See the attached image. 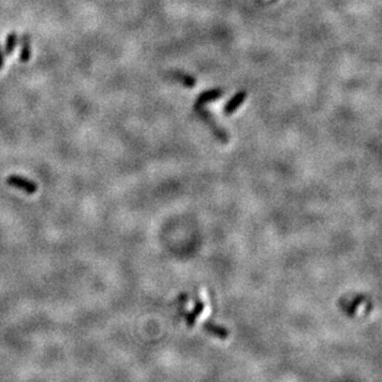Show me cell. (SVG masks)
<instances>
[{"label": "cell", "mask_w": 382, "mask_h": 382, "mask_svg": "<svg viewBox=\"0 0 382 382\" xmlns=\"http://www.w3.org/2000/svg\"><path fill=\"white\" fill-rule=\"evenodd\" d=\"M18 44V36L15 33H10L8 35L7 41H5V54L7 55H13L15 48H17Z\"/></svg>", "instance_id": "obj_7"}, {"label": "cell", "mask_w": 382, "mask_h": 382, "mask_svg": "<svg viewBox=\"0 0 382 382\" xmlns=\"http://www.w3.org/2000/svg\"><path fill=\"white\" fill-rule=\"evenodd\" d=\"M8 185L13 186V188H17L19 190H23L27 194H35L38 191V185L36 183H34L33 180L30 179L24 178V176L20 175H10L9 178L7 179Z\"/></svg>", "instance_id": "obj_2"}, {"label": "cell", "mask_w": 382, "mask_h": 382, "mask_svg": "<svg viewBox=\"0 0 382 382\" xmlns=\"http://www.w3.org/2000/svg\"><path fill=\"white\" fill-rule=\"evenodd\" d=\"M195 112H196L197 116H199L200 118H201L202 121H204L205 123L210 127V131L212 132V134H214V136L216 137L221 143L226 144V143L228 142L227 133H226V132L223 131L220 126H218L216 122H215L214 117L211 116V113H209L206 109H204L202 107H196L195 108Z\"/></svg>", "instance_id": "obj_1"}, {"label": "cell", "mask_w": 382, "mask_h": 382, "mask_svg": "<svg viewBox=\"0 0 382 382\" xmlns=\"http://www.w3.org/2000/svg\"><path fill=\"white\" fill-rule=\"evenodd\" d=\"M31 54H33L31 53V39L28 34H25V35L22 36V41H20V61L27 64V62L30 61Z\"/></svg>", "instance_id": "obj_5"}, {"label": "cell", "mask_w": 382, "mask_h": 382, "mask_svg": "<svg viewBox=\"0 0 382 382\" xmlns=\"http://www.w3.org/2000/svg\"><path fill=\"white\" fill-rule=\"evenodd\" d=\"M171 76H173V79H175L176 81L180 82L184 87L192 88L195 87V85H196V80H195L192 76H190V75L185 74V72L173 71L171 72Z\"/></svg>", "instance_id": "obj_6"}, {"label": "cell", "mask_w": 382, "mask_h": 382, "mask_svg": "<svg viewBox=\"0 0 382 382\" xmlns=\"http://www.w3.org/2000/svg\"><path fill=\"white\" fill-rule=\"evenodd\" d=\"M246 97L247 93L245 91H240L238 93H236V95L225 105V107H223V113H225L226 116H230V114L235 113V112L243 105Z\"/></svg>", "instance_id": "obj_4"}, {"label": "cell", "mask_w": 382, "mask_h": 382, "mask_svg": "<svg viewBox=\"0 0 382 382\" xmlns=\"http://www.w3.org/2000/svg\"><path fill=\"white\" fill-rule=\"evenodd\" d=\"M223 96V90L221 88H214V90H207L205 92L200 93V96H197L196 101H195L194 108L196 107H204L205 105L210 102H215Z\"/></svg>", "instance_id": "obj_3"}, {"label": "cell", "mask_w": 382, "mask_h": 382, "mask_svg": "<svg viewBox=\"0 0 382 382\" xmlns=\"http://www.w3.org/2000/svg\"><path fill=\"white\" fill-rule=\"evenodd\" d=\"M5 64V56H4V51L2 50V46H0V71L3 70Z\"/></svg>", "instance_id": "obj_8"}]
</instances>
